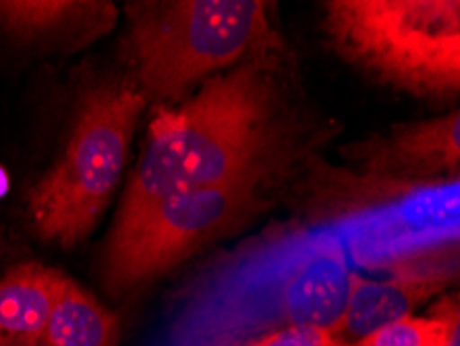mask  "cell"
<instances>
[{"mask_svg": "<svg viewBox=\"0 0 460 346\" xmlns=\"http://www.w3.org/2000/svg\"><path fill=\"white\" fill-rule=\"evenodd\" d=\"M446 179H450V181H456V182H460V164L455 168V171H452L448 176H446Z\"/></svg>", "mask_w": 460, "mask_h": 346, "instance_id": "cell-16", "label": "cell"}, {"mask_svg": "<svg viewBox=\"0 0 460 346\" xmlns=\"http://www.w3.org/2000/svg\"><path fill=\"white\" fill-rule=\"evenodd\" d=\"M390 276L419 282L438 293L460 287V233L402 251L385 262Z\"/></svg>", "mask_w": 460, "mask_h": 346, "instance_id": "cell-12", "label": "cell"}, {"mask_svg": "<svg viewBox=\"0 0 460 346\" xmlns=\"http://www.w3.org/2000/svg\"><path fill=\"white\" fill-rule=\"evenodd\" d=\"M111 3L77 0H0V30L11 38L54 49H79L111 31Z\"/></svg>", "mask_w": 460, "mask_h": 346, "instance_id": "cell-8", "label": "cell"}, {"mask_svg": "<svg viewBox=\"0 0 460 346\" xmlns=\"http://www.w3.org/2000/svg\"><path fill=\"white\" fill-rule=\"evenodd\" d=\"M117 341V315L65 276L50 311L44 346H114Z\"/></svg>", "mask_w": 460, "mask_h": 346, "instance_id": "cell-11", "label": "cell"}, {"mask_svg": "<svg viewBox=\"0 0 460 346\" xmlns=\"http://www.w3.org/2000/svg\"><path fill=\"white\" fill-rule=\"evenodd\" d=\"M434 295H438L436 288L402 278L390 276L388 280H367L357 274L347 314L338 332L344 341L353 344L384 325L412 315L419 305Z\"/></svg>", "mask_w": 460, "mask_h": 346, "instance_id": "cell-10", "label": "cell"}, {"mask_svg": "<svg viewBox=\"0 0 460 346\" xmlns=\"http://www.w3.org/2000/svg\"><path fill=\"white\" fill-rule=\"evenodd\" d=\"M272 114V87L257 65L216 75L185 104L162 108L152 119L119 220L168 195L222 185L266 164Z\"/></svg>", "mask_w": 460, "mask_h": 346, "instance_id": "cell-2", "label": "cell"}, {"mask_svg": "<svg viewBox=\"0 0 460 346\" xmlns=\"http://www.w3.org/2000/svg\"><path fill=\"white\" fill-rule=\"evenodd\" d=\"M268 166H257L222 185L168 195L135 216L117 220L108 241L104 274L117 288L152 280L218 239L260 206Z\"/></svg>", "mask_w": 460, "mask_h": 346, "instance_id": "cell-6", "label": "cell"}, {"mask_svg": "<svg viewBox=\"0 0 460 346\" xmlns=\"http://www.w3.org/2000/svg\"><path fill=\"white\" fill-rule=\"evenodd\" d=\"M146 104L144 93L123 81H102L84 93L63 155L27 195L40 239L73 247L90 235L125 171Z\"/></svg>", "mask_w": 460, "mask_h": 346, "instance_id": "cell-5", "label": "cell"}, {"mask_svg": "<svg viewBox=\"0 0 460 346\" xmlns=\"http://www.w3.org/2000/svg\"><path fill=\"white\" fill-rule=\"evenodd\" d=\"M65 274L42 263H17L0 276V346H44Z\"/></svg>", "mask_w": 460, "mask_h": 346, "instance_id": "cell-9", "label": "cell"}, {"mask_svg": "<svg viewBox=\"0 0 460 346\" xmlns=\"http://www.w3.org/2000/svg\"><path fill=\"white\" fill-rule=\"evenodd\" d=\"M322 27L338 57L384 85L460 93V0H330Z\"/></svg>", "mask_w": 460, "mask_h": 346, "instance_id": "cell-3", "label": "cell"}, {"mask_svg": "<svg viewBox=\"0 0 460 346\" xmlns=\"http://www.w3.org/2000/svg\"><path fill=\"white\" fill-rule=\"evenodd\" d=\"M458 298V305H460V293L456 295ZM450 346H460V314H458V322H456V330H455V338H452V344Z\"/></svg>", "mask_w": 460, "mask_h": 346, "instance_id": "cell-15", "label": "cell"}, {"mask_svg": "<svg viewBox=\"0 0 460 346\" xmlns=\"http://www.w3.org/2000/svg\"><path fill=\"white\" fill-rule=\"evenodd\" d=\"M365 171L380 179L428 181L460 164V108L442 117L390 129L363 146Z\"/></svg>", "mask_w": 460, "mask_h": 346, "instance_id": "cell-7", "label": "cell"}, {"mask_svg": "<svg viewBox=\"0 0 460 346\" xmlns=\"http://www.w3.org/2000/svg\"><path fill=\"white\" fill-rule=\"evenodd\" d=\"M460 314L458 298L438 305L429 315H404L363 336L353 346H450Z\"/></svg>", "mask_w": 460, "mask_h": 346, "instance_id": "cell-13", "label": "cell"}, {"mask_svg": "<svg viewBox=\"0 0 460 346\" xmlns=\"http://www.w3.org/2000/svg\"><path fill=\"white\" fill-rule=\"evenodd\" d=\"M357 272L347 247L322 230L255 243L208 276L191 305L199 338L236 346L284 325L338 330Z\"/></svg>", "mask_w": 460, "mask_h": 346, "instance_id": "cell-1", "label": "cell"}, {"mask_svg": "<svg viewBox=\"0 0 460 346\" xmlns=\"http://www.w3.org/2000/svg\"><path fill=\"white\" fill-rule=\"evenodd\" d=\"M270 4L260 0H147L127 4L135 87L160 104L261 49ZM216 77V75H214Z\"/></svg>", "mask_w": 460, "mask_h": 346, "instance_id": "cell-4", "label": "cell"}, {"mask_svg": "<svg viewBox=\"0 0 460 346\" xmlns=\"http://www.w3.org/2000/svg\"><path fill=\"white\" fill-rule=\"evenodd\" d=\"M236 346H353L344 341L341 332L320 325H284L253 338H247Z\"/></svg>", "mask_w": 460, "mask_h": 346, "instance_id": "cell-14", "label": "cell"}]
</instances>
